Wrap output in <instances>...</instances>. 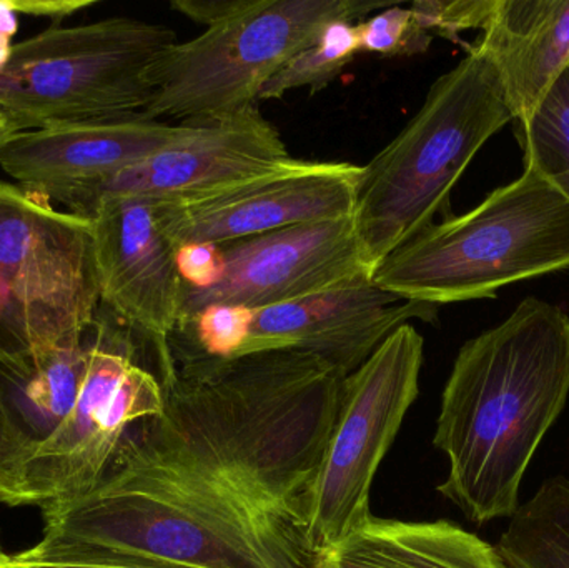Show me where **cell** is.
<instances>
[{
  "mask_svg": "<svg viewBox=\"0 0 569 568\" xmlns=\"http://www.w3.org/2000/svg\"><path fill=\"white\" fill-rule=\"evenodd\" d=\"M100 306L152 343L162 380L176 372L170 340L179 327V247L167 232L162 200L106 199L89 210Z\"/></svg>",
  "mask_w": 569,
  "mask_h": 568,
  "instance_id": "obj_13",
  "label": "cell"
},
{
  "mask_svg": "<svg viewBox=\"0 0 569 568\" xmlns=\"http://www.w3.org/2000/svg\"><path fill=\"white\" fill-rule=\"evenodd\" d=\"M36 446L0 397V502L6 506H36L27 484V466Z\"/></svg>",
  "mask_w": 569,
  "mask_h": 568,
  "instance_id": "obj_23",
  "label": "cell"
},
{
  "mask_svg": "<svg viewBox=\"0 0 569 568\" xmlns=\"http://www.w3.org/2000/svg\"><path fill=\"white\" fill-rule=\"evenodd\" d=\"M468 53L435 80L401 132L361 167L355 233L371 273L450 206V193L485 143L515 117L490 59Z\"/></svg>",
  "mask_w": 569,
  "mask_h": 568,
  "instance_id": "obj_3",
  "label": "cell"
},
{
  "mask_svg": "<svg viewBox=\"0 0 569 568\" xmlns=\"http://www.w3.org/2000/svg\"><path fill=\"white\" fill-rule=\"evenodd\" d=\"M568 397V312L527 297L455 359L433 437L448 460L438 492L478 526L511 519Z\"/></svg>",
  "mask_w": 569,
  "mask_h": 568,
  "instance_id": "obj_2",
  "label": "cell"
},
{
  "mask_svg": "<svg viewBox=\"0 0 569 568\" xmlns=\"http://www.w3.org/2000/svg\"><path fill=\"white\" fill-rule=\"evenodd\" d=\"M361 166L288 159L232 186L162 200L167 232L179 249L220 246L305 223L353 216Z\"/></svg>",
  "mask_w": 569,
  "mask_h": 568,
  "instance_id": "obj_12",
  "label": "cell"
},
{
  "mask_svg": "<svg viewBox=\"0 0 569 568\" xmlns=\"http://www.w3.org/2000/svg\"><path fill=\"white\" fill-rule=\"evenodd\" d=\"M510 568H569V479L550 477L498 540Z\"/></svg>",
  "mask_w": 569,
  "mask_h": 568,
  "instance_id": "obj_19",
  "label": "cell"
},
{
  "mask_svg": "<svg viewBox=\"0 0 569 568\" xmlns=\"http://www.w3.org/2000/svg\"><path fill=\"white\" fill-rule=\"evenodd\" d=\"M182 139L107 179L50 197L86 219L97 203L117 197L172 200L200 196L269 172L288 159L279 130L253 106L236 116L187 123Z\"/></svg>",
  "mask_w": 569,
  "mask_h": 568,
  "instance_id": "obj_14",
  "label": "cell"
},
{
  "mask_svg": "<svg viewBox=\"0 0 569 568\" xmlns=\"http://www.w3.org/2000/svg\"><path fill=\"white\" fill-rule=\"evenodd\" d=\"M387 3L363 0H257L256 6L176 42L156 69L143 116L203 123L257 106L266 83L337 20L363 19Z\"/></svg>",
  "mask_w": 569,
  "mask_h": 568,
  "instance_id": "obj_6",
  "label": "cell"
},
{
  "mask_svg": "<svg viewBox=\"0 0 569 568\" xmlns=\"http://www.w3.org/2000/svg\"><path fill=\"white\" fill-rule=\"evenodd\" d=\"M257 0H173L170 6L182 16L202 23L207 29L240 16L256 6Z\"/></svg>",
  "mask_w": 569,
  "mask_h": 568,
  "instance_id": "obj_26",
  "label": "cell"
},
{
  "mask_svg": "<svg viewBox=\"0 0 569 568\" xmlns=\"http://www.w3.org/2000/svg\"><path fill=\"white\" fill-rule=\"evenodd\" d=\"M176 42L169 27L130 17L50 27L0 53V109L22 132L143 113Z\"/></svg>",
  "mask_w": 569,
  "mask_h": 568,
  "instance_id": "obj_5",
  "label": "cell"
},
{
  "mask_svg": "<svg viewBox=\"0 0 569 568\" xmlns=\"http://www.w3.org/2000/svg\"><path fill=\"white\" fill-rule=\"evenodd\" d=\"M360 52L357 23L337 20L325 27L317 40L291 57L266 83L259 100L282 99L295 89H308L311 93L333 82L348 63Z\"/></svg>",
  "mask_w": 569,
  "mask_h": 568,
  "instance_id": "obj_21",
  "label": "cell"
},
{
  "mask_svg": "<svg viewBox=\"0 0 569 568\" xmlns=\"http://www.w3.org/2000/svg\"><path fill=\"white\" fill-rule=\"evenodd\" d=\"M212 247L209 277L182 282L179 327L209 309H266L373 276L353 216Z\"/></svg>",
  "mask_w": 569,
  "mask_h": 568,
  "instance_id": "obj_11",
  "label": "cell"
},
{
  "mask_svg": "<svg viewBox=\"0 0 569 568\" xmlns=\"http://www.w3.org/2000/svg\"><path fill=\"white\" fill-rule=\"evenodd\" d=\"M523 163L537 170L569 200V69L565 70L530 119L520 123Z\"/></svg>",
  "mask_w": 569,
  "mask_h": 568,
  "instance_id": "obj_20",
  "label": "cell"
},
{
  "mask_svg": "<svg viewBox=\"0 0 569 568\" xmlns=\"http://www.w3.org/2000/svg\"><path fill=\"white\" fill-rule=\"evenodd\" d=\"M87 332L49 352L0 359V397L36 442L49 436L76 403L89 357Z\"/></svg>",
  "mask_w": 569,
  "mask_h": 568,
  "instance_id": "obj_18",
  "label": "cell"
},
{
  "mask_svg": "<svg viewBox=\"0 0 569 568\" xmlns=\"http://www.w3.org/2000/svg\"><path fill=\"white\" fill-rule=\"evenodd\" d=\"M22 132L16 117L10 116L7 110L0 109V149L17 133Z\"/></svg>",
  "mask_w": 569,
  "mask_h": 568,
  "instance_id": "obj_28",
  "label": "cell"
},
{
  "mask_svg": "<svg viewBox=\"0 0 569 568\" xmlns=\"http://www.w3.org/2000/svg\"><path fill=\"white\" fill-rule=\"evenodd\" d=\"M360 52L381 57H408L425 53L433 42L408 7L390 6L357 23Z\"/></svg>",
  "mask_w": 569,
  "mask_h": 568,
  "instance_id": "obj_22",
  "label": "cell"
},
{
  "mask_svg": "<svg viewBox=\"0 0 569 568\" xmlns=\"http://www.w3.org/2000/svg\"><path fill=\"white\" fill-rule=\"evenodd\" d=\"M162 386V416L127 434L96 489L43 510L39 546L157 568H315L318 457L282 390L216 367Z\"/></svg>",
  "mask_w": 569,
  "mask_h": 568,
  "instance_id": "obj_1",
  "label": "cell"
},
{
  "mask_svg": "<svg viewBox=\"0 0 569 568\" xmlns=\"http://www.w3.org/2000/svg\"><path fill=\"white\" fill-rule=\"evenodd\" d=\"M0 568H13L12 564H10L9 556H7L6 559L0 560Z\"/></svg>",
  "mask_w": 569,
  "mask_h": 568,
  "instance_id": "obj_29",
  "label": "cell"
},
{
  "mask_svg": "<svg viewBox=\"0 0 569 568\" xmlns=\"http://www.w3.org/2000/svg\"><path fill=\"white\" fill-rule=\"evenodd\" d=\"M421 319H437V306L407 302L367 279L259 310L209 309L193 319L197 349L213 359L252 353H311L343 377L398 329Z\"/></svg>",
  "mask_w": 569,
  "mask_h": 568,
  "instance_id": "obj_10",
  "label": "cell"
},
{
  "mask_svg": "<svg viewBox=\"0 0 569 568\" xmlns=\"http://www.w3.org/2000/svg\"><path fill=\"white\" fill-rule=\"evenodd\" d=\"M423 352V337L405 323L345 377L305 516V546L315 560L370 519L371 484L420 393Z\"/></svg>",
  "mask_w": 569,
  "mask_h": 568,
  "instance_id": "obj_8",
  "label": "cell"
},
{
  "mask_svg": "<svg viewBox=\"0 0 569 568\" xmlns=\"http://www.w3.org/2000/svg\"><path fill=\"white\" fill-rule=\"evenodd\" d=\"M130 333L100 306L87 332L89 357L76 403L37 442L27 466V484L42 512L96 489L127 434L166 410L162 382L136 362Z\"/></svg>",
  "mask_w": 569,
  "mask_h": 568,
  "instance_id": "obj_9",
  "label": "cell"
},
{
  "mask_svg": "<svg viewBox=\"0 0 569 568\" xmlns=\"http://www.w3.org/2000/svg\"><path fill=\"white\" fill-rule=\"evenodd\" d=\"M473 49L497 67L515 122L569 69V0H497Z\"/></svg>",
  "mask_w": 569,
  "mask_h": 568,
  "instance_id": "obj_16",
  "label": "cell"
},
{
  "mask_svg": "<svg viewBox=\"0 0 569 568\" xmlns=\"http://www.w3.org/2000/svg\"><path fill=\"white\" fill-rule=\"evenodd\" d=\"M315 568H510L497 546L450 520L403 522L371 516Z\"/></svg>",
  "mask_w": 569,
  "mask_h": 568,
  "instance_id": "obj_17",
  "label": "cell"
},
{
  "mask_svg": "<svg viewBox=\"0 0 569 568\" xmlns=\"http://www.w3.org/2000/svg\"><path fill=\"white\" fill-rule=\"evenodd\" d=\"M187 132V123L143 113L56 123L13 136L0 149V169L23 189L50 199L142 162Z\"/></svg>",
  "mask_w": 569,
  "mask_h": 568,
  "instance_id": "obj_15",
  "label": "cell"
},
{
  "mask_svg": "<svg viewBox=\"0 0 569 568\" xmlns=\"http://www.w3.org/2000/svg\"><path fill=\"white\" fill-rule=\"evenodd\" d=\"M10 564L13 568H157L89 559V557L76 556V554L63 552V550L46 549L37 544L32 549L10 557Z\"/></svg>",
  "mask_w": 569,
  "mask_h": 568,
  "instance_id": "obj_25",
  "label": "cell"
},
{
  "mask_svg": "<svg viewBox=\"0 0 569 568\" xmlns=\"http://www.w3.org/2000/svg\"><path fill=\"white\" fill-rule=\"evenodd\" d=\"M99 309L90 220L0 180V359L80 339Z\"/></svg>",
  "mask_w": 569,
  "mask_h": 568,
  "instance_id": "obj_7",
  "label": "cell"
},
{
  "mask_svg": "<svg viewBox=\"0 0 569 568\" xmlns=\"http://www.w3.org/2000/svg\"><path fill=\"white\" fill-rule=\"evenodd\" d=\"M569 269V200L537 170L398 247L371 280L407 302L443 306Z\"/></svg>",
  "mask_w": 569,
  "mask_h": 568,
  "instance_id": "obj_4",
  "label": "cell"
},
{
  "mask_svg": "<svg viewBox=\"0 0 569 568\" xmlns=\"http://www.w3.org/2000/svg\"><path fill=\"white\" fill-rule=\"evenodd\" d=\"M96 2L90 0H6L0 2V10L13 16L39 17V19L52 20L59 26L69 17L76 16L80 10L89 9Z\"/></svg>",
  "mask_w": 569,
  "mask_h": 568,
  "instance_id": "obj_27",
  "label": "cell"
},
{
  "mask_svg": "<svg viewBox=\"0 0 569 568\" xmlns=\"http://www.w3.org/2000/svg\"><path fill=\"white\" fill-rule=\"evenodd\" d=\"M6 552H3V549H2V540H0V560L2 559H6Z\"/></svg>",
  "mask_w": 569,
  "mask_h": 568,
  "instance_id": "obj_30",
  "label": "cell"
},
{
  "mask_svg": "<svg viewBox=\"0 0 569 568\" xmlns=\"http://www.w3.org/2000/svg\"><path fill=\"white\" fill-rule=\"evenodd\" d=\"M495 3L497 0H418L410 9L428 33L458 42L467 30H483Z\"/></svg>",
  "mask_w": 569,
  "mask_h": 568,
  "instance_id": "obj_24",
  "label": "cell"
}]
</instances>
